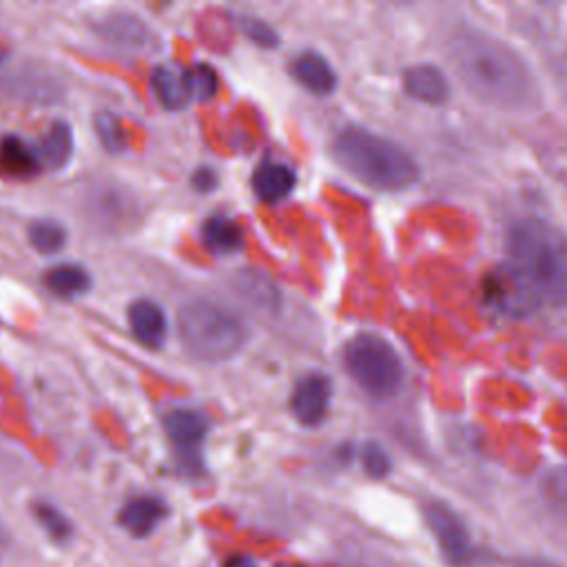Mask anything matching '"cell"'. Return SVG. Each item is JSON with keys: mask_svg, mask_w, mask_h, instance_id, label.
<instances>
[{"mask_svg": "<svg viewBox=\"0 0 567 567\" xmlns=\"http://www.w3.org/2000/svg\"><path fill=\"white\" fill-rule=\"evenodd\" d=\"M447 58L461 84L483 104L501 111H529L540 104L532 66L505 40L481 29H461L450 38Z\"/></svg>", "mask_w": 567, "mask_h": 567, "instance_id": "1", "label": "cell"}, {"mask_svg": "<svg viewBox=\"0 0 567 567\" xmlns=\"http://www.w3.org/2000/svg\"><path fill=\"white\" fill-rule=\"evenodd\" d=\"M507 275L529 299L567 308V233L538 217L514 221L505 237Z\"/></svg>", "mask_w": 567, "mask_h": 567, "instance_id": "2", "label": "cell"}, {"mask_svg": "<svg viewBox=\"0 0 567 567\" xmlns=\"http://www.w3.org/2000/svg\"><path fill=\"white\" fill-rule=\"evenodd\" d=\"M332 155L354 179L377 190H403L419 179V166L403 146L359 126L337 133Z\"/></svg>", "mask_w": 567, "mask_h": 567, "instance_id": "3", "label": "cell"}, {"mask_svg": "<svg viewBox=\"0 0 567 567\" xmlns=\"http://www.w3.org/2000/svg\"><path fill=\"white\" fill-rule=\"evenodd\" d=\"M177 332L184 350L204 363L237 357L246 341V323L226 306L210 299H190L177 312Z\"/></svg>", "mask_w": 567, "mask_h": 567, "instance_id": "4", "label": "cell"}, {"mask_svg": "<svg viewBox=\"0 0 567 567\" xmlns=\"http://www.w3.org/2000/svg\"><path fill=\"white\" fill-rule=\"evenodd\" d=\"M343 365L361 390L390 399L401 390L403 361L396 348L377 332H359L343 348Z\"/></svg>", "mask_w": 567, "mask_h": 567, "instance_id": "5", "label": "cell"}, {"mask_svg": "<svg viewBox=\"0 0 567 567\" xmlns=\"http://www.w3.org/2000/svg\"><path fill=\"white\" fill-rule=\"evenodd\" d=\"M423 516L445 563L450 567H472L476 551L463 518L443 501H427L423 505Z\"/></svg>", "mask_w": 567, "mask_h": 567, "instance_id": "6", "label": "cell"}, {"mask_svg": "<svg viewBox=\"0 0 567 567\" xmlns=\"http://www.w3.org/2000/svg\"><path fill=\"white\" fill-rule=\"evenodd\" d=\"M164 432L171 441L175 458L186 474L202 472V443L208 432V421L199 410L173 408L164 414Z\"/></svg>", "mask_w": 567, "mask_h": 567, "instance_id": "7", "label": "cell"}, {"mask_svg": "<svg viewBox=\"0 0 567 567\" xmlns=\"http://www.w3.org/2000/svg\"><path fill=\"white\" fill-rule=\"evenodd\" d=\"M93 29L104 42L122 51H148L155 40L151 27L137 13L126 9L106 11L93 22Z\"/></svg>", "mask_w": 567, "mask_h": 567, "instance_id": "8", "label": "cell"}, {"mask_svg": "<svg viewBox=\"0 0 567 567\" xmlns=\"http://www.w3.org/2000/svg\"><path fill=\"white\" fill-rule=\"evenodd\" d=\"M330 408V381L323 374L310 372L295 383L290 394V410L303 425H317L326 419Z\"/></svg>", "mask_w": 567, "mask_h": 567, "instance_id": "9", "label": "cell"}, {"mask_svg": "<svg viewBox=\"0 0 567 567\" xmlns=\"http://www.w3.org/2000/svg\"><path fill=\"white\" fill-rule=\"evenodd\" d=\"M166 514H168V507L162 498L142 494L122 505V509L117 514V523L133 538H146L159 527V523L166 518Z\"/></svg>", "mask_w": 567, "mask_h": 567, "instance_id": "10", "label": "cell"}, {"mask_svg": "<svg viewBox=\"0 0 567 567\" xmlns=\"http://www.w3.org/2000/svg\"><path fill=\"white\" fill-rule=\"evenodd\" d=\"M126 317H128V328H131L133 337L144 348L157 350L164 346L166 332H168V321H166L162 306H157L151 299H135L128 306Z\"/></svg>", "mask_w": 567, "mask_h": 567, "instance_id": "11", "label": "cell"}, {"mask_svg": "<svg viewBox=\"0 0 567 567\" xmlns=\"http://www.w3.org/2000/svg\"><path fill=\"white\" fill-rule=\"evenodd\" d=\"M151 86H153L157 102L168 111L184 109L193 100L190 73H188V69H184L175 62H164V64L155 66Z\"/></svg>", "mask_w": 567, "mask_h": 567, "instance_id": "12", "label": "cell"}, {"mask_svg": "<svg viewBox=\"0 0 567 567\" xmlns=\"http://www.w3.org/2000/svg\"><path fill=\"white\" fill-rule=\"evenodd\" d=\"M403 86L408 95L425 104H441L450 95V82L445 73L434 64H414L405 69Z\"/></svg>", "mask_w": 567, "mask_h": 567, "instance_id": "13", "label": "cell"}, {"mask_svg": "<svg viewBox=\"0 0 567 567\" xmlns=\"http://www.w3.org/2000/svg\"><path fill=\"white\" fill-rule=\"evenodd\" d=\"M292 75L295 80L310 93L315 95H328L337 86V75L330 66V62L319 55L317 51H303L295 62H292Z\"/></svg>", "mask_w": 567, "mask_h": 567, "instance_id": "14", "label": "cell"}, {"mask_svg": "<svg viewBox=\"0 0 567 567\" xmlns=\"http://www.w3.org/2000/svg\"><path fill=\"white\" fill-rule=\"evenodd\" d=\"M252 188L264 202H279L295 188V171L281 162H264L252 175Z\"/></svg>", "mask_w": 567, "mask_h": 567, "instance_id": "15", "label": "cell"}, {"mask_svg": "<svg viewBox=\"0 0 567 567\" xmlns=\"http://www.w3.org/2000/svg\"><path fill=\"white\" fill-rule=\"evenodd\" d=\"M7 91L29 102H53L62 93V84L40 71H18L7 80Z\"/></svg>", "mask_w": 567, "mask_h": 567, "instance_id": "16", "label": "cell"}, {"mask_svg": "<svg viewBox=\"0 0 567 567\" xmlns=\"http://www.w3.org/2000/svg\"><path fill=\"white\" fill-rule=\"evenodd\" d=\"M233 288L239 297L246 299V303L261 310H272L279 301L275 281L259 270H239L233 277Z\"/></svg>", "mask_w": 567, "mask_h": 567, "instance_id": "17", "label": "cell"}, {"mask_svg": "<svg viewBox=\"0 0 567 567\" xmlns=\"http://www.w3.org/2000/svg\"><path fill=\"white\" fill-rule=\"evenodd\" d=\"M44 286L62 299H75L89 292L91 275L80 264H58L44 272Z\"/></svg>", "mask_w": 567, "mask_h": 567, "instance_id": "18", "label": "cell"}, {"mask_svg": "<svg viewBox=\"0 0 567 567\" xmlns=\"http://www.w3.org/2000/svg\"><path fill=\"white\" fill-rule=\"evenodd\" d=\"M71 155H73V131L66 122L58 120L49 126V131L40 140L38 159L49 168H64Z\"/></svg>", "mask_w": 567, "mask_h": 567, "instance_id": "19", "label": "cell"}, {"mask_svg": "<svg viewBox=\"0 0 567 567\" xmlns=\"http://www.w3.org/2000/svg\"><path fill=\"white\" fill-rule=\"evenodd\" d=\"M202 241L215 255H233L241 248L244 235L233 219L215 215L202 224Z\"/></svg>", "mask_w": 567, "mask_h": 567, "instance_id": "20", "label": "cell"}, {"mask_svg": "<svg viewBox=\"0 0 567 567\" xmlns=\"http://www.w3.org/2000/svg\"><path fill=\"white\" fill-rule=\"evenodd\" d=\"M0 168L16 177H29L38 173V153L18 135H4L0 140Z\"/></svg>", "mask_w": 567, "mask_h": 567, "instance_id": "21", "label": "cell"}, {"mask_svg": "<svg viewBox=\"0 0 567 567\" xmlns=\"http://www.w3.org/2000/svg\"><path fill=\"white\" fill-rule=\"evenodd\" d=\"M27 237H29V244L42 252V255H53L58 250H62V246L66 244V228L58 221V219H49V217H42V219H35L29 224V230H27Z\"/></svg>", "mask_w": 567, "mask_h": 567, "instance_id": "22", "label": "cell"}, {"mask_svg": "<svg viewBox=\"0 0 567 567\" xmlns=\"http://www.w3.org/2000/svg\"><path fill=\"white\" fill-rule=\"evenodd\" d=\"M540 494L547 507L567 520V467H551L540 481Z\"/></svg>", "mask_w": 567, "mask_h": 567, "instance_id": "23", "label": "cell"}, {"mask_svg": "<svg viewBox=\"0 0 567 567\" xmlns=\"http://www.w3.org/2000/svg\"><path fill=\"white\" fill-rule=\"evenodd\" d=\"M33 516L38 518V523L42 525V529L55 540V543H64L71 538L73 534V525L71 520L51 503L47 501H35L31 507Z\"/></svg>", "mask_w": 567, "mask_h": 567, "instance_id": "24", "label": "cell"}, {"mask_svg": "<svg viewBox=\"0 0 567 567\" xmlns=\"http://www.w3.org/2000/svg\"><path fill=\"white\" fill-rule=\"evenodd\" d=\"M93 126H95V135L100 140V144L109 151V153H120L126 146V137H124V128L117 115L109 113V111H100L93 117Z\"/></svg>", "mask_w": 567, "mask_h": 567, "instance_id": "25", "label": "cell"}, {"mask_svg": "<svg viewBox=\"0 0 567 567\" xmlns=\"http://www.w3.org/2000/svg\"><path fill=\"white\" fill-rule=\"evenodd\" d=\"M361 461H363L365 472H368L370 476H374V478H383V476H388L390 470H392V461H390L388 452H385L381 445H377V443H368V445L363 447Z\"/></svg>", "mask_w": 567, "mask_h": 567, "instance_id": "26", "label": "cell"}, {"mask_svg": "<svg viewBox=\"0 0 567 567\" xmlns=\"http://www.w3.org/2000/svg\"><path fill=\"white\" fill-rule=\"evenodd\" d=\"M190 73V86H193V97L195 100H208L215 89H217V75L208 64H195L188 69Z\"/></svg>", "mask_w": 567, "mask_h": 567, "instance_id": "27", "label": "cell"}, {"mask_svg": "<svg viewBox=\"0 0 567 567\" xmlns=\"http://www.w3.org/2000/svg\"><path fill=\"white\" fill-rule=\"evenodd\" d=\"M241 27H244V33H246L250 40H255L257 44H261V47H272V44H277V33H275L266 22H261V20H257V18H246V20L241 22Z\"/></svg>", "mask_w": 567, "mask_h": 567, "instance_id": "28", "label": "cell"}, {"mask_svg": "<svg viewBox=\"0 0 567 567\" xmlns=\"http://www.w3.org/2000/svg\"><path fill=\"white\" fill-rule=\"evenodd\" d=\"M193 186L202 193L210 190L215 186V173L210 168H199L193 173Z\"/></svg>", "mask_w": 567, "mask_h": 567, "instance_id": "29", "label": "cell"}, {"mask_svg": "<svg viewBox=\"0 0 567 567\" xmlns=\"http://www.w3.org/2000/svg\"><path fill=\"white\" fill-rule=\"evenodd\" d=\"M221 567H257V563H255L250 556L235 554V556H228Z\"/></svg>", "mask_w": 567, "mask_h": 567, "instance_id": "30", "label": "cell"}, {"mask_svg": "<svg viewBox=\"0 0 567 567\" xmlns=\"http://www.w3.org/2000/svg\"><path fill=\"white\" fill-rule=\"evenodd\" d=\"M516 567H560L547 558H523Z\"/></svg>", "mask_w": 567, "mask_h": 567, "instance_id": "31", "label": "cell"}, {"mask_svg": "<svg viewBox=\"0 0 567 567\" xmlns=\"http://www.w3.org/2000/svg\"><path fill=\"white\" fill-rule=\"evenodd\" d=\"M9 540H11V538H9V532H7V527H4L2 520H0V554L9 547Z\"/></svg>", "mask_w": 567, "mask_h": 567, "instance_id": "32", "label": "cell"}, {"mask_svg": "<svg viewBox=\"0 0 567 567\" xmlns=\"http://www.w3.org/2000/svg\"><path fill=\"white\" fill-rule=\"evenodd\" d=\"M4 60H7V49L0 44V66L4 64Z\"/></svg>", "mask_w": 567, "mask_h": 567, "instance_id": "33", "label": "cell"}, {"mask_svg": "<svg viewBox=\"0 0 567 567\" xmlns=\"http://www.w3.org/2000/svg\"><path fill=\"white\" fill-rule=\"evenodd\" d=\"M279 567H299V565H295V563H281Z\"/></svg>", "mask_w": 567, "mask_h": 567, "instance_id": "34", "label": "cell"}]
</instances>
